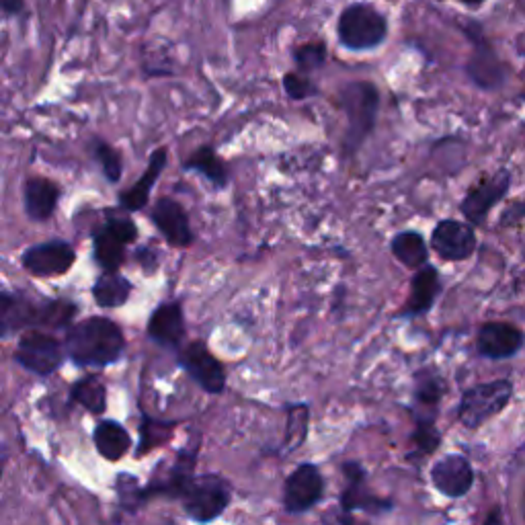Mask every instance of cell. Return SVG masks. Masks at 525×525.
I'll return each mask as SVG.
<instances>
[{
	"label": "cell",
	"instance_id": "obj_1",
	"mask_svg": "<svg viewBox=\"0 0 525 525\" xmlns=\"http://www.w3.org/2000/svg\"><path fill=\"white\" fill-rule=\"evenodd\" d=\"M64 349L76 366L105 368L124 353L126 337L115 320L89 316L66 331Z\"/></svg>",
	"mask_w": 525,
	"mask_h": 525
},
{
	"label": "cell",
	"instance_id": "obj_2",
	"mask_svg": "<svg viewBox=\"0 0 525 525\" xmlns=\"http://www.w3.org/2000/svg\"><path fill=\"white\" fill-rule=\"evenodd\" d=\"M78 314L72 300H37L17 292L0 294V335L9 337L25 329H70Z\"/></svg>",
	"mask_w": 525,
	"mask_h": 525
},
{
	"label": "cell",
	"instance_id": "obj_3",
	"mask_svg": "<svg viewBox=\"0 0 525 525\" xmlns=\"http://www.w3.org/2000/svg\"><path fill=\"white\" fill-rule=\"evenodd\" d=\"M339 105L347 117L343 152L355 156L374 134L380 113V89L372 80H353L339 91Z\"/></svg>",
	"mask_w": 525,
	"mask_h": 525
},
{
	"label": "cell",
	"instance_id": "obj_4",
	"mask_svg": "<svg viewBox=\"0 0 525 525\" xmlns=\"http://www.w3.org/2000/svg\"><path fill=\"white\" fill-rule=\"evenodd\" d=\"M337 37L345 50L368 52L386 42L388 21L384 13L370 3H351L339 15Z\"/></svg>",
	"mask_w": 525,
	"mask_h": 525
},
{
	"label": "cell",
	"instance_id": "obj_5",
	"mask_svg": "<svg viewBox=\"0 0 525 525\" xmlns=\"http://www.w3.org/2000/svg\"><path fill=\"white\" fill-rule=\"evenodd\" d=\"M513 398L511 380H493L468 388L458 407V421L466 429H478L493 417L501 415Z\"/></svg>",
	"mask_w": 525,
	"mask_h": 525
},
{
	"label": "cell",
	"instance_id": "obj_6",
	"mask_svg": "<svg viewBox=\"0 0 525 525\" xmlns=\"http://www.w3.org/2000/svg\"><path fill=\"white\" fill-rule=\"evenodd\" d=\"M230 497V484L220 474H201L185 484L179 499L193 521L210 523L224 513Z\"/></svg>",
	"mask_w": 525,
	"mask_h": 525
},
{
	"label": "cell",
	"instance_id": "obj_7",
	"mask_svg": "<svg viewBox=\"0 0 525 525\" xmlns=\"http://www.w3.org/2000/svg\"><path fill=\"white\" fill-rule=\"evenodd\" d=\"M64 343L44 331H25L15 349V361L37 376H50L64 363Z\"/></svg>",
	"mask_w": 525,
	"mask_h": 525
},
{
	"label": "cell",
	"instance_id": "obj_8",
	"mask_svg": "<svg viewBox=\"0 0 525 525\" xmlns=\"http://www.w3.org/2000/svg\"><path fill=\"white\" fill-rule=\"evenodd\" d=\"M76 263V251L66 240H48L31 245L21 255L23 269L33 277H62Z\"/></svg>",
	"mask_w": 525,
	"mask_h": 525
},
{
	"label": "cell",
	"instance_id": "obj_9",
	"mask_svg": "<svg viewBox=\"0 0 525 525\" xmlns=\"http://www.w3.org/2000/svg\"><path fill=\"white\" fill-rule=\"evenodd\" d=\"M181 368L210 394H220L226 388V370L222 361L208 349L204 341H191L181 349Z\"/></svg>",
	"mask_w": 525,
	"mask_h": 525
},
{
	"label": "cell",
	"instance_id": "obj_10",
	"mask_svg": "<svg viewBox=\"0 0 525 525\" xmlns=\"http://www.w3.org/2000/svg\"><path fill=\"white\" fill-rule=\"evenodd\" d=\"M150 220L154 228L165 236L167 245L175 249H187L195 242L189 214L173 197H158L150 208Z\"/></svg>",
	"mask_w": 525,
	"mask_h": 525
},
{
	"label": "cell",
	"instance_id": "obj_11",
	"mask_svg": "<svg viewBox=\"0 0 525 525\" xmlns=\"http://www.w3.org/2000/svg\"><path fill=\"white\" fill-rule=\"evenodd\" d=\"M431 249L443 261H466L476 249V234L472 224L448 218L441 220L431 234Z\"/></svg>",
	"mask_w": 525,
	"mask_h": 525
},
{
	"label": "cell",
	"instance_id": "obj_12",
	"mask_svg": "<svg viewBox=\"0 0 525 525\" xmlns=\"http://www.w3.org/2000/svg\"><path fill=\"white\" fill-rule=\"evenodd\" d=\"M325 493V478L314 464L298 466L286 480L284 507L288 513L310 511Z\"/></svg>",
	"mask_w": 525,
	"mask_h": 525
},
{
	"label": "cell",
	"instance_id": "obj_13",
	"mask_svg": "<svg viewBox=\"0 0 525 525\" xmlns=\"http://www.w3.org/2000/svg\"><path fill=\"white\" fill-rule=\"evenodd\" d=\"M431 482L443 497L462 499L474 487V468L466 456L448 454L433 464Z\"/></svg>",
	"mask_w": 525,
	"mask_h": 525
},
{
	"label": "cell",
	"instance_id": "obj_14",
	"mask_svg": "<svg viewBox=\"0 0 525 525\" xmlns=\"http://www.w3.org/2000/svg\"><path fill=\"white\" fill-rule=\"evenodd\" d=\"M345 474V489L341 493V509L343 511H368V513H388L394 505L388 499H380L372 495L366 487V470L359 462H345L343 464Z\"/></svg>",
	"mask_w": 525,
	"mask_h": 525
},
{
	"label": "cell",
	"instance_id": "obj_15",
	"mask_svg": "<svg viewBox=\"0 0 525 525\" xmlns=\"http://www.w3.org/2000/svg\"><path fill=\"white\" fill-rule=\"evenodd\" d=\"M167 163H169V148H167V146L156 148V150L150 154L148 167H146V171L142 173V177H140L136 183H132L128 189L119 191V195H117V208L128 212V214L142 212V210L148 206L150 193H152V189H154L160 173L165 171Z\"/></svg>",
	"mask_w": 525,
	"mask_h": 525
},
{
	"label": "cell",
	"instance_id": "obj_16",
	"mask_svg": "<svg viewBox=\"0 0 525 525\" xmlns=\"http://www.w3.org/2000/svg\"><path fill=\"white\" fill-rule=\"evenodd\" d=\"M509 173L501 171L491 179H482L478 185H474L468 195L462 199L460 210L464 218L472 224L478 226L484 222V218L489 216L493 206L507 193L509 189Z\"/></svg>",
	"mask_w": 525,
	"mask_h": 525
},
{
	"label": "cell",
	"instance_id": "obj_17",
	"mask_svg": "<svg viewBox=\"0 0 525 525\" xmlns=\"http://www.w3.org/2000/svg\"><path fill=\"white\" fill-rule=\"evenodd\" d=\"M525 335L521 329L509 325V322H487L482 325L476 337V349L487 359H509L521 351Z\"/></svg>",
	"mask_w": 525,
	"mask_h": 525
},
{
	"label": "cell",
	"instance_id": "obj_18",
	"mask_svg": "<svg viewBox=\"0 0 525 525\" xmlns=\"http://www.w3.org/2000/svg\"><path fill=\"white\" fill-rule=\"evenodd\" d=\"M146 333L150 341L158 345L179 347L187 335L183 302L173 300V302H163L160 306H156L154 312L150 314Z\"/></svg>",
	"mask_w": 525,
	"mask_h": 525
},
{
	"label": "cell",
	"instance_id": "obj_19",
	"mask_svg": "<svg viewBox=\"0 0 525 525\" xmlns=\"http://www.w3.org/2000/svg\"><path fill=\"white\" fill-rule=\"evenodd\" d=\"M62 189L48 177H29L23 185V208L31 222H48L54 218Z\"/></svg>",
	"mask_w": 525,
	"mask_h": 525
},
{
	"label": "cell",
	"instance_id": "obj_20",
	"mask_svg": "<svg viewBox=\"0 0 525 525\" xmlns=\"http://www.w3.org/2000/svg\"><path fill=\"white\" fill-rule=\"evenodd\" d=\"M439 292H441L439 271L427 263L425 267L415 271V275L411 279L409 300L405 306L400 308L398 316L400 318H415V316L427 314L433 308Z\"/></svg>",
	"mask_w": 525,
	"mask_h": 525
},
{
	"label": "cell",
	"instance_id": "obj_21",
	"mask_svg": "<svg viewBox=\"0 0 525 525\" xmlns=\"http://www.w3.org/2000/svg\"><path fill=\"white\" fill-rule=\"evenodd\" d=\"M183 169L199 173L216 189H226L230 183L228 165L224 163L214 146H199L197 150H193L191 156L183 163Z\"/></svg>",
	"mask_w": 525,
	"mask_h": 525
},
{
	"label": "cell",
	"instance_id": "obj_22",
	"mask_svg": "<svg viewBox=\"0 0 525 525\" xmlns=\"http://www.w3.org/2000/svg\"><path fill=\"white\" fill-rule=\"evenodd\" d=\"M134 284L119 271H103L93 284V300L101 308H121L132 296Z\"/></svg>",
	"mask_w": 525,
	"mask_h": 525
},
{
	"label": "cell",
	"instance_id": "obj_23",
	"mask_svg": "<svg viewBox=\"0 0 525 525\" xmlns=\"http://www.w3.org/2000/svg\"><path fill=\"white\" fill-rule=\"evenodd\" d=\"M95 448L107 462H119L132 448L128 429L115 421H101L93 433Z\"/></svg>",
	"mask_w": 525,
	"mask_h": 525
},
{
	"label": "cell",
	"instance_id": "obj_24",
	"mask_svg": "<svg viewBox=\"0 0 525 525\" xmlns=\"http://www.w3.org/2000/svg\"><path fill=\"white\" fill-rule=\"evenodd\" d=\"M93 255L103 271H119L128 261V245L101 224L93 230Z\"/></svg>",
	"mask_w": 525,
	"mask_h": 525
},
{
	"label": "cell",
	"instance_id": "obj_25",
	"mask_svg": "<svg viewBox=\"0 0 525 525\" xmlns=\"http://www.w3.org/2000/svg\"><path fill=\"white\" fill-rule=\"evenodd\" d=\"M390 253L392 257L409 269H421L429 263V247L425 238L415 230L398 232L390 240Z\"/></svg>",
	"mask_w": 525,
	"mask_h": 525
},
{
	"label": "cell",
	"instance_id": "obj_26",
	"mask_svg": "<svg viewBox=\"0 0 525 525\" xmlns=\"http://www.w3.org/2000/svg\"><path fill=\"white\" fill-rule=\"evenodd\" d=\"M415 417H437V407L446 394V382L433 370H423L415 376Z\"/></svg>",
	"mask_w": 525,
	"mask_h": 525
},
{
	"label": "cell",
	"instance_id": "obj_27",
	"mask_svg": "<svg viewBox=\"0 0 525 525\" xmlns=\"http://www.w3.org/2000/svg\"><path fill=\"white\" fill-rule=\"evenodd\" d=\"M468 74L482 89H495L501 85V64L487 44H478L476 52L468 62Z\"/></svg>",
	"mask_w": 525,
	"mask_h": 525
},
{
	"label": "cell",
	"instance_id": "obj_28",
	"mask_svg": "<svg viewBox=\"0 0 525 525\" xmlns=\"http://www.w3.org/2000/svg\"><path fill=\"white\" fill-rule=\"evenodd\" d=\"M70 396L74 402H78L80 407H85L87 411L95 415H101L107 411V390L97 376H87L83 380H78L72 386Z\"/></svg>",
	"mask_w": 525,
	"mask_h": 525
},
{
	"label": "cell",
	"instance_id": "obj_29",
	"mask_svg": "<svg viewBox=\"0 0 525 525\" xmlns=\"http://www.w3.org/2000/svg\"><path fill=\"white\" fill-rule=\"evenodd\" d=\"M91 156L95 158V163L101 167L103 177L115 185L121 181V175H124V158H121V152L105 142L103 138H95L91 142Z\"/></svg>",
	"mask_w": 525,
	"mask_h": 525
},
{
	"label": "cell",
	"instance_id": "obj_30",
	"mask_svg": "<svg viewBox=\"0 0 525 525\" xmlns=\"http://www.w3.org/2000/svg\"><path fill=\"white\" fill-rule=\"evenodd\" d=\"M435 419L437 417H415V431L411 435L415 452L409 456L411 460L427 458L439 448L441 433L435 427Z\"/></svg>",
	"mask_w": 525,
	"mask_h": 525
},
{
	"label": "cell",
	"instance_id": "obj_31",
	"mask_svg": "<svg viewBox=\"0 0 525 525\" xmlns=\"http://www.w3.org/2000/svg\"><path fill=\"white\" fill-rule=\"evenodd\" d=\"M308 425H310V407L308 405H292L288 409L284 452H296L302 448V443L308 437Z\"/></svg>",
	"mask_w": 525,
	"mask_h": 525
},
{
	"label": "cell",
	"instance_id": "obj_32",
	"mask_svg": "<svg viewBox=\"0 0 525 525\" xmlns=\"http://www.w3.org/2000/svg\"><path fill=\"white\" fill-rule=\"evenodd\" d=\"M294 64L300 72L304 74H312L316 70H320L322 66L327 64V58H329V50H327V44L325 42H308V44H302V46H296L294 48Z\"/></svg>",
	"mask_w": 525,
	"mask_h": 525
},
{
	"label": "cell",
	"instance_id": "obj_33",
	"mask_svg": "<svg viewBox=\"0 0 525 525\" xmlns=\"http://www.w3.org/2000/svg\"><path fill=\"white\" fill-rule=\"evenodd\" d=\"M281 83H284V91L292 101H306V99L318 95V87L314 85V80L300 70L286 72Z\"/></svg>",
	"mask_w": 525,
	"mask_h": 525
},
{
	"label": "cell",
	"instance_id": "obj_34",
	"mask_svg": "<svg viewBox=\"0 0 525 525\" xmlns=\"http://www.w3.org/2000/svg\"><path fill=\"white\" fill-rule=\"evenodd\" d=\"M105 216H107V220H105L103 224H105L121 242H126L128 247L134 245V242H136L138 236H140L136 222H134L132 218H126V216H113L111 210H107Z\"/></svg>",
	"mask_w": 525,
	"mask_h": 525
},
{
	"label": "cell",
	"instance_id": "obj_35",
	"mask_svg": "<svg viewBox=\"0 0 525 525\" xmlns=\"http://www.w3.org/2000/svg\"><path fill=\"white\" fill-rule=\"evenodd\" d=\"M117 493H119L121 505H126V507H138L144 501L142 489L138 487V480L130 474H119Z\"/></svg>",
	"mask_w": 525,
	"mask_h": 525
},
{
	"label": "cell",
	"instance_id": "obj_36",
	"mask_svg": "<svg viewBox=\"0 0 525 525\" xmlns=\"http://www.w3.org/2000/svg\"><path fill=\"white\" fill-rule=\"evenodd\" d=\"M136 261L142 265V269L148 273V271H154L156 267H158V257H156V253L154 251H150V249H140V251H136Z\"/></svg>",
	"mask_w": 525,
	"mask_h": 525
},
{
	"label": "cell",
	"instance_id": "obj_37",
	"mask_svg": "<svg viewBox=\"0 0 525 525\" xmlns=\"http://www.w3.org/2000/svg\"><path fill=\"white\" fill-rule=\"evenodd\" d=\"M5 17H19L25 11V0H0Z\"/></svg>",
	"mask_w": 525,
	"mask_h": 525
},
{
	"label": "cell",
	"instance_id": "obj_38",
	"mask_svg": "<svg viewBox=\"0 0 525 525\" xmlns=\"http://www.w3.org/2000/svg\"><path fill=\"white\" fill-rule=\"evenodd\" d=\"M339 525H370V523H368V521L357 519L351 511H343V509H339Z\"/></svg>",
	"mask_w": 525,
	"mask_h": 525
},
{
	"label": "cell",
	"instance_id": "obj_39",
	"mask_svg": "<svg viewBox=\"0 0 525 525\" xmlns=\"http://www.w3.org/2000/svg\"><path fill=\"white\" fill-rule=\"evenodd\" d=\"M482 525H503V513L499 507H493L489 511V515L484 517V523Z\"/></svg>",
	"mask_w": 525,
	"mask_h": 525
},
{
	"label": "cell",
	"instance_id": "obj_40",
	"mask_svg": "<svg viewBox=\"0 0 525 525\" xmlns=\"http://www.w3.org/2000/svg\"><path fill=\"white\" fill-rule=\"evenodd\" d=\"M507 216H509V218H511V216H515V218H521V216H525V201H523V204H519L517 208H513V210H511Z\"/></svg>",
	"mask_w": 525,
	"mask_h": 525
},
{
	"label": "cell",
	"instance_id": "obj_41",
	"mask_svg": "<svg viewBox=\"0 0 525 525\" xmlns=\"http://www.w3.org/2000/svg\"><path fill=\"white\" fill-rule=\"evenodd\" d=\"M462 3H466V5H470V7H476V5L482 3V0H462Z\"/></svg>",
	"mask_w": 525,
	"mask_h": 525
}]
</instances>
